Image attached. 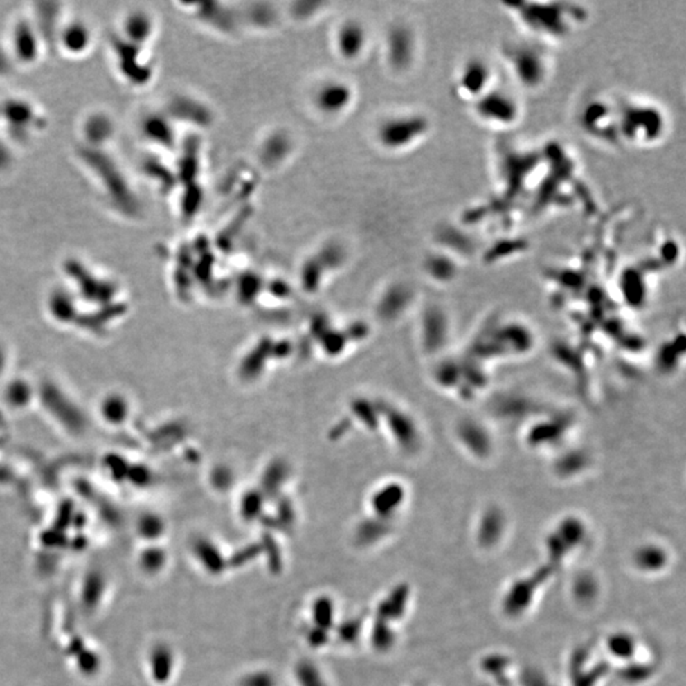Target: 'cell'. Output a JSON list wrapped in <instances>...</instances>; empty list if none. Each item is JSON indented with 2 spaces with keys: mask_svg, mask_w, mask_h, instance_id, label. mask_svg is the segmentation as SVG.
<instances>
[{
  "mask_svg": "<svg viewBox=\"0 0 686 686\" xmlns=\"http://www.w3.org/2000/svg\"><path fill=\"white\" fill-rule=\"evenodd\" d=\"M453 439L467 458L477 464L491 463L497 451L494 427L482 417L463 416L455 421Z\"/></svg>",
  "mask_w": 686,
  "mask_h": 686,
  "instance_id": "8992f818",
  "label": "cell"
},
{
  "mask_svg": "<svg viewBox=\"0 0 686 686\" xmlns=\"http://www.w3.org/2000/svg\"><path fill=\"white\" fill-rule=\"evenodd\" d=\"M517 22L530 33L532 41H562L585 21V10L570 3H514L507 4Z\"/></svg>",
  "mask_w": 686,
  "mask_h": 686,
  "instance_id": "6da1fadb",
  "label": "cell"
},
{
  "mask_svg": "<svg viewBox=\"0 0 686 686\" xmlns=\"http://www.w3.org/2000/svg\"><path fill=\"white\" fill-rule=\"evenodd\" d=\"M427 348L432 354L444 352L453 339V321L445 309L433 307L427 312Z\"/></svg>",
  "mask_w": 686,
  "mask_h": 686,
  "instance_id": "7c38bea8",
  "label": "cell"
},
{
  "mask_svg": "<svg viewBox=\"0 0 686 686\" xmlns=\"http://www.w3.org/2000/svg\"><path fill=\"white\" fill-rule=\"evenodd\" d=\"M579 124L591 138L617 145L620 143L617 129V107L608 100H587L579 111Z\"/></svg>",
  "mask_w": 686,
  "mask_h": 686,
  "instance_id": "9c48e42d",
  "label": "cell"
},
{
  "mask_svg": "<svg viewBox=\"0 0 686 686\" xmlns=\"http://www.w3.org/2000/svg\"><path fill=\"white\" fill-rule=\"evenodd\" d=\"M536 347V334L532 325L520 319H502L487 324L471 355L479 363L489 360H515L530 355Z\"/></svg>",
  "mask_w": 686,
  "mask_h": 686,
  "instance_id": "7a4b0ae2",
  "label": "cell"
},
{
  "mask_svg": "<svg viewBox=\"0 0 686 686\" xmlns=\"http://www.w3.org/2000/svg\"><path fill=\"white\" fill-rule=\"evenodd\" d=\"M501 54L511 77L525 91H538L547 83L550 64L539 42L509 41L502 46Z\"/></svg>",
  "mask_w": 686,
  "mask_h": 686,
  "instance_id": "277c9868",
  "label": "cell"
},
{
  "mask_svg": "<svg viewBox=\"0 0 686 686\" xmlns=\"http://www.w3.org/2000/svg\"><path fill=\"white\" fill-rule=\"evenodd\" d=\"M494 85L492 65L486 59L474 56L460 66L455 77L454 91L460 100L473 105Z\"/></svg>",
  "mask_w": 686,
  "mask_h": 686,
  "instance_id": "30bf717a",
  "label": "cell"
},
{
  "mask_svg": "<svg viewBox=\"0 0 686 686\" xmlns=\"http://www.w3.org/2000/svg\"><path fill=\"white\" fill-rule=\"evenodd\" d=\"M617 107L620 141L637 147H652L665 139L667 118L657 105L644 100H628Z\"/></svg>",
  "mask_w": 686,
  "mask_h": 686,
  "instance_id": "3957f363",
  "label": "cell"
},
{
  "mask_svg": "<svg viewBox=\"0 0 686 686\" xmlns=\"http://www.w3.org/2000/svg\"><path fill=\"white\" fill-rule=\"evenodd\" d=\"M430 130L428 120L421 114L397 115L384 120L378 129L379 143L389 150L399 152L424 140Z\"/></svg>",
  "mask_w": 686,
  "mask_h": 686,
  "instance_id": "ba28073f",
  "label": "cell"
},
{
  "mask_svg": "<svg viewBox=\"0 0 686 686\" xmlns=\"http://www.w3.org/2000/svg\"><path fill=\"white\" fill-rule=\"evenodd\" d=\"M576 426L568 410H545L524 427L525 445L532 450L558 451L567 446V439Z\"/></svg>",
  "mask_w": 686,
  "mask_h": 686,
  "instance_id": "5b68a950",
  "label": "cell"
},
{
  "mask_svg": "<svg viewBox=\"0 0 686 686\" xmlns=\"http://www.w3.org/2000/svg\"><path fill=\"white\" fill-rule=\"evenodd\" d=\"M428 276L440 284H451L459 276V264L453 255L436 253L426 262Z\"/></svg>",
  "mask_w": 686,
  "mask_h": 686,
  "instance_id": "2e32d148",
  "label": "cell"
},
{
  "mask_svg": "<svg viewBox=\"0 0 686 686\" xmlns=\"http://www.w3.org/2000/svg\"><path fill=\"white\" fill-rule=\"evenodd\" d=\"M471 107L479 123L496 130L511 129L523 117V105L516 96L497 84L476 100Z\"/></svg>",
  "mask_w": 686,
  "mask_h": 686,
  "instance_id": "52a82bcc",
  "label": "cell"
},
{
  "mask_svg": "<svg viewBox=\"0 0 686 686\" xmlns=\"http://www.w3.org/2000/svg\"><path fill=\"white\" fill-rule=\"evenodd\" d=\"M410 33H409L407 30H403V28H398V30H394L393 33L390 35V39H389V44H390V54H392V59H393L394 62L399 64L401 65L403 62H407L409 56H410V48H412V44H410Z\"/></svg>",
  "mask_w": 686,
  "mask_h": 686,
  "instance_id": "ac0fdd59",
  "label": "cell"
},
{
  "mask_svg": "<svg viewBox=\"0 0 686 686\" xmlns=\"http://www.w3.org/2000/svg\"><path fill=\"white\" fill-rule=\"evenodd\" d=\"M505 525H506V516L501 507L496 505L487 506L479 517V538L480 540H488L492 543L503 532Z\"/></svg>",
  "mask_w": 686,
  "mask_h": 686,
  "instance_id": "e0dca14e",
  "label": "cell"
},
{
  "mask_svg": "<svg viewBox=\"0 0 686 686\" xmlns=\"http://www.w3.org/2000/svg\"><path fill=\"white\" fill-rule=\"evenodd\" d=\"M352 100V91L350 85L339 80H331L318 88L314 96V103L323 114H341L350 106Z\"/></svg>",
  "mask_w": 686,
  "mask_h": 686,
  "instance_id": "4fadbf2b",
  "label": "cell"
},
{
  "mask_svg": "<svg viewBox=\"0 0 686 686\" xmlns=\"http://www.w3.org/2000/svg\"><path fill=\"white\" fill-rule=\"evenodd\" d=\"M593 453L582 446H564L555 451L550 463V471L554 478L562 482H570L584 478L594 468Z\"/></svg>",
  "mask_w": 686,
  "mask_h": 686,
  "instance_id": "8fae6325",
  "label": "cell"
},
{
  "mask_svg": "<svg viewBox=\"0 0 686 686\" xmlns=\"http://www.w3.org/2000/svg\"><path fill=\"white\" fill-rule=\"evenodd\" d=\"M336 45L339 54L346 59H356L360 56L366 45V32L357 22H347L339 28Z\"/></svg>",
  "mask_w": 686,
  "mask_h": 686,
  "instance_id": "9a60e30c",
  "label": "cell"
},
{
  "mask_svg": "<svg viewBox=\"0 0 686 686\" xmlns=\"http://www.w3.org/2000/svg\"><path fill=\"white\" fill-rule=\"evenodd\" d=\"M685 359V334L678 332L671 339H665L655 355V368L661 375H674Z\"/></svg>",
  "mask_w": 686,
  "mask_h": 686,
  "instance_id": "5bb4252c",
  "label": "cell"
}]
</instances>
